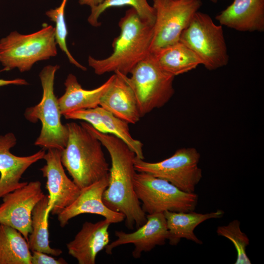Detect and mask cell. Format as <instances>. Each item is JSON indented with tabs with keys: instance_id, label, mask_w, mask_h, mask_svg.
Returning a JSON list of instances; mask_svg holds the SVG:
<instances>
[{
	"instance_id": "cell-1",
	"label": "cell",
	"mask_w": 264,
	"mask_h": 264,
	"mask_svg": "<svg viewBox=\"0 0 264 264\" xmlns=\"http://www.w3.org/2000/svg\"><path fill=\"white\" fill-rule=\"evenodd\" d=\"M81 124L99 139L110 157L108 185L103 195L104 204L110 210L124 215L128 228L142 226L147 221V214L142 210L134 189L136 173L135 153L117 136L102 133L87 122Z\"/></svg>"
},
{
	"instance_id": "cell-2",
	"label": "cell",
	"mask_w": 264,
	"mask_h": 264,
	"mask_svg": "<svg viewBox=\"0 0 264 264\" xmlns=\"http://www.w3.org/2000/svg\"><path fill=\"white\" fill-rule=\"evenodd\" d=\"M118 25L120 32L112 42L111 55L103 59L88 58L89 66L97 75L113 72L128 75L151 53L154 25L142 20L133 8L126 11Z\"/></svg>"
},
{
	"instance_id": "cell-3",
	"label": "cell",
	"mask_w": 264,
	"mask_h": 264,
	"mask_svg": "<svg viewBox=\"0 0 264 264\" xmlns=\"http://www.w3.org/2000/svg\"><path fill=\"white\" fill-rule=\"evenodd\" d=\"M66 125L68 137L61 158L74 183L82 189L108 177L110 168L99 139L81 124Z\"/></svg>"
},
{
	"instance_id": "cell-4",
	"label": "cell",
	"mask_w": 264,
	"mask_h": 264,
	"mask_svg": "<svg viewBox=\"0 0 264 264\" xmlns=\"http://www.w3.org/2000/svg\"><path fill=\"white\" fill-rule=\"evenodd\" d=\"M58 65H47L39 74L43 88L42 98L36 105L26 109L25 118L36 123L40 120L42 129L34 145L44 149H57L62 151L66 147L68 137L66 125L61 122V113L58 99L54 94L55 75Z\"/></svg>"
},
{
	"instance_id": "cell-5",
	"label": "cell",
	"mask_w": 264,
	"mask_h": 264,
	"mask_svg": "<svg viewBox=\"0 0 264 264\" xmlns=\"http://www.w3.org/2000/svg\"><path fill=\"white\" fill-rule=\"evenodd\" d=\"M57 44L51 25L29 34L14 31L0 40V62L4 70L29 71L36 62L55 57Z\"/></svg>"
},
{
	"instance_id": "cell-6",
	"label": "cell",
	"mask_w": 264,
	"mask_h": 264,
	"mask_svg": "<svg viewBox=\"0 0 264 264\" xmlns=\"http://www.w3.org/2000/svg\"><path fill=\"white\" fill-rule=\"evenodd\" d=\"M179 41L191 49L210 70L227 65L229 56L222 25L207 14L198 11L183 30Z\"/></svg>"
},
{
	"instance_id": "cell-7",
	"label": "cell",
	"mask_w": 264,
	"mask_h": 264,
	"mask_svg": "<svg viewBox=\"0 0 264 264\" xmlns=\"http://www.w3.org/2000/svg\"><path fill=\"white\" fill-rule=\"evenodd\" d=\"M133 184L146 214L190 212L195 210L198 204V195L195 192L182 191L168 181L148 173L136 172Z\"/></svg>"
},
{
	"instance_id": "cell-8",
	"label": "cell",
	"mask_w": 264,
	"mask_h": 264,
	"mask_svg": "<svg viewBox=\"0 0 264 264\" xmlns=\"http://www.w3.org/2000/svg\"><path fill=\"white\" fill-rule=\"evenodd\" d=\"M128 81L134 93L140 115L164 106L175 90V76L161 69L150 53L130 73Z\"/></svg>"
},
{
	"instance_id": "cell-9",
	"label": "cell",
	"mask_w": 264,
	"mask_h": 264,
	"mask_svg": "<svg viewBox=\"0 0 264 264\" xmlns=\"http://www.w3.org/2000/svg\"><path fill=\"white\" fill-rule=\"evenodd\" d=\"M200 157L195 148H182L157 162H147L135 156L134 166L137 172L149 174L168 181L182 191L193 193L202 176L198 166Z\"/></svg>"
},
{
	"instance_id": "cell-10",
	"label": "cell",
	"mask_w": 264,
	"mask_h": 264,
	"mask_svg": "<svg viewBox=\"0 0 264 264\" xmlns=\"http://www.w3.org/2000/svg\"><path fill=\"white\" fill-rule=\"evenodd\" d=\"M201 5L200 0H154L155 18L150 52L179 42Z\"/></svg>"
},
{
	"instance_id": "cell-11",
	"label": "cell",
	"mask_w": 264,
	"mask_h": 264,
	"mask_svg": "<svg viewBox=\"0 0 264 264\" xmlns=\"http://www.w3.org/2000/svg\"><path fill=\"white\" fill-rule=\"evenodd\" d=\"M44 195L39 181L27 182L4 196L0 205V224L18 230L27 241L31 231V216Z\"/></svg>"
},
{
	"instance_id": "cell-12",
	"label": "cell",
	"mask_w": 264,
	"mask_h": 264,
	"mask_svg": "<svg viewBox=\"0 0 264 264\" xmlns=\"http://www.w3.org/2000/svg\"><path fill=\"white\" fill-rule=\"evenodd\" d=\"M47 150L43 158L46 164L40 170L47 179L49 195L46 215L49 217L50 213L58 215L71 204L81 189L66 176L61 161V151L57 149Z\"/></svg>"
},
{
	"instance_id": "cell-13",
	"label": "cell",
	"mask_w": 264,
	"mask_h": 264,
	"mask_svg": "<svg viewBox=\"0 0 264 264\" xmlns=\"http://www.w3.org/2000/svg\"><path fill=\"white\" fill-rule=\"evenodd\" d=\"M146 217V222L132 233L115 231L117 239L106 247V253L110 255L116 247L131 243L134 246L132 255L134 258L138 259L143 252L150 251L157 245L164 244L168 240V230L163 213L147 214Z\"/></svg>"
},
{
	"instance_id": "cell-14",
	"label": "cell",
	"mask_w": 264,
	"mask_h": 264,
	"mask_svg": "<svg viewBox=\"0 0 264 264\" xmlns=\"http://www.w3.org/2000/svg\"><path fill=\"white\" fill-rule=\"evenodd\" d=\"M16 142L12 132L0 135V198L26 184L27 182H20L22 175L31 165L43 159L45 154L43 149L30 155L16 156L10 151Z\"/></svg>"
},
{
	"instance_id": "cell-15",
	"label": "cell",
	"mask_w": 264,
	"mask_h": 264,
	"mask_svg": "<svg viewBox=\"0 0 264 264\" xmlns=\"http://www.w3.org/2000/svg\"><path fill=\"white\" fill-rule=\"evenodd\" d=\"M108 181L109 176L82 189L73 202L57 215L60 226L65 227L72 218L86 213L103 216L111 224L122 222L125 219L124 215L110 210L103 201Z\"/></svg>"
},
{
	"instance_id": "cell-16",
	"label": "cell",
	"mask_w": 264,
	"mask_h": 264,
	"mask_svg": "<svg viewBox=\"0 0 264 264\" xmlns=\"http://www.w3.org/2000/svg\"><path fill=\"white\" fill-rule=\"evenodd\" d=\"M63 115L67 119L84 120L102 133H110L117 136L126 143L135 153L136 157L144 159L143 144L132 136L129 124L101 107L76 110Z\"/></svg>"
},
{
	"instance_id": "cell-17",
	"label": "cell",
	"mask_w": 264,
	"mask_h": 264,
	"mask_svg": "<svg viewBox=\"0 0 264 264\" xmlns=\"http://www.w3.org/2000/svg\"><path fill=\"white\" fill-rule=\"evenodd\" d=\"M110 224L106 219L94 223L85 222L73 240L67 243L68 254L79 264H95L98 253L110 243Z\"/></svg>"
},
{
	"instance_id": "cell-18",
	"label": "cell",
	"mask_w": 264,
	"mask_h": 264,
	"mask_svg": "<svg viewBox=\"0 0 264 264\" xmlns=\"http://www.w3.org/2000/svg\"><path fill=\"white\" fill-rule=\"evenodd\" d=\"M101 98L99 106L128 124H134L141 117L128 77L119 72Z\"/></svg>"
},
{
	"instance_id": "cell-19",
	"label": "cell",
	"mask_w": 264,
	"mask_h": 264,
	"mask_svg": "<svg viewBox=\"0 0 264 264\" xmlns=\"http://www.w3.org/2000/svg\"><path fill=\"white\" fill-rule=\"evenodd\" d=\"M221 25L243 32L264 30V0H233L216 17Z\"/></svg>"
},
{
	"instance_id": "cell-20",
	"label": "cell",
	"mask_w": 264,
	"mask_h": 264,
	"mask_svg": "<svg viewBox=\"0 0 264 264\" xmlns=\"http://www.w3.org/2000/svg\"><path fill=\"white\" fill-rule=\"evenodd\" d=\"M114 76V74L111 75L99 87L87 90L82 88L74 75L69 74L64 83L65 92L58 99L62 115L99 106L101 98L110 87Z\"/></svg>"
},
{
	"instance_id": "cell-21",
	"label": "cell",
	"mask_w": 264,
	"mask_h": 264,
	"mask_svg": "<svg viewBox=\"0 0 264 264\" xmlns=\"http://www.w3.org/2000/svg\"><path fill=\"white\" fill-rule=\"evenodd\" d=\"M163 214L168 230L169 242L172 245H176L182 238L197 244H202V241L194 232L195 229L206 220L221 218L224 212L219 209L205 214L197 213L194 211L187 212L165 211Z\"/></svg>"
},
{
	"instance_id": "cell-22",
	"label": "cell",
	"mask_w": 264,
	"mask_h": 264,
	"mask_svg": "<svg viewBox=\"0 0 264 264\" xmlns=\"http://www.w3.org/2000/svg\"><path fill=\"white\" fill-rule=\"evenodd\" d=\"M151 53L161 69L175 77L202 65L197 55L180 41Z\"/></svg>"
},
{
	"instance_id": "cell-23",
	"label": "cell",
	"mask_w": 264,
	"mask_h": 264,
	"mask_svg": "<svg viewBox=\"0 0 264 264\" xmlns=\"http://www.w3.org/2000/svg\"><path fill=\"white\" fill-rule=\"evenodd\" d=\"M27 241L17 229L0 224V264H31Z\"/></svg>"
},
{
	"instance_id": "cell-24",
	"label": "cell",
	"mask_w": 264,
	"mask_h": 264,
	"mask_svg": "<svg viewBox=\"0 0 264 264\" xmlns=\"http://www.w3.org/2000/svg\"><path fill=\"white\" fill-rule=\"evenodd\" d=\"M48 196L45 195L34 207L31 216V231L27 241L30 251L42 252L54 256L62 253L60 249L50 245L48 232V218L46 215Z\"/></svg>"
},
{
	"instance_id": "cell-25",
	"label": "cell",
	"mask_w": 264,
	"mask_h": 264,
	"mask_svg": "<svg viewBox=\"0 0 264 264\" xmlns=\"http://www.w3.org/2000/svg\"><path fill=\"white\" fill-rule=\"evenodd\" d=\"M131 6L134 8L139 17L144 21L154 25L155 21V11L153 6L147 0H105L99 5L91 9L88 18V23L97 27L101 25L98 19L101 15L107 9L114 7Z\"/></svg>"
},
{
	"instance_id": "cell-26",
	"label": "cell",
	"mask_w": 264,
	"mask_h": 264,
	"mask_svg": "<svg viewBox=\"0 0 264 264\" xmlns=\"http://www.w3.org/2000/svg\"><path fill=\"white\" fill-rule=\"evenodd\" d=\"M67 0H63L59 6L47 10L45 15L55 23V37L57 44L67 56L69 62L79 68L86 70L87 68L80 64L71 54L66 44L68 31L65 16Z\"/></svg>"
},
{
	"instance_id": "cell-27",
	"label": "cell",
	"mask_w": 264,
	"mask_h": 264,
	"mask_svg": "<svg viewBox=\"0 0 264 264\" xmlns=\"http://www.w3.org/2000/svg\"><path fill=\"white\" fill-rule=\"evenodd\" d=\"M217 233L219 236L229 240L234 244L237 254L235 264H251L246 251L249 244V240L247 235L241 231L240 222L238 220H232L227 225L218 226Z\"/></svg>"
},
{
	"instance_id": "cell-28",
	"label": "cell",
	"mask_w": 264,
	"mask_h": 264,
	"mask_svg": "<svg viewBox=\"0 0 264 264\" xmlns=\"http://www.w3.org/2000/svg\"><path fill=\"white\" fill-rule=\"evenodd\" d=\"M31 264H66L63 258L56 259L49 254L38 251H32Z\"/></svg>"
},
{
	"instance_id": "cell-29",
	"label": "cell",
	"mask_w": 264,
	"mask_h": 264,
	"mask_svg": "<svg viewBox=\"0 0 264 264\" xmlns=\"http://www.w3.org/2000/svg\"><path fill=\"white\" fill-rule=\"evenodd\" d=\"M9 85H27L28 83L23 79L18 78L12 80H4L0 79V87Z\"/></svg>"
},
{
	"instance_id": "cell-30",
	"label": "cell",
	"mask_w": 264,
	"mask_h": 264,
	"mask_svg": "<svg viewBox=\"0 0 264 264\" xmlns=\"http://www.w3.org/2000/svg\"><path fill=\"white\" fill-rule=\"evenodd\" d=\"M104 0H78V1L81 5H87L91 8L99 5Z\"/></svg>"
},
{
	"instance_id": "cell-31",
	"label": "cell",
	"mask_w": 264,
	"mask_h": 264,
	"mask_svg": "<svg viewBox=\"0 0 264 264\" xmlns=\"http://www.w3.org/2000/svg\"><path fill=\"white\" fill-rule=\"evenodd\" d=\"M211 2L213 3H216L220 0H210Z\"/></svg>"
}]
</instances>
